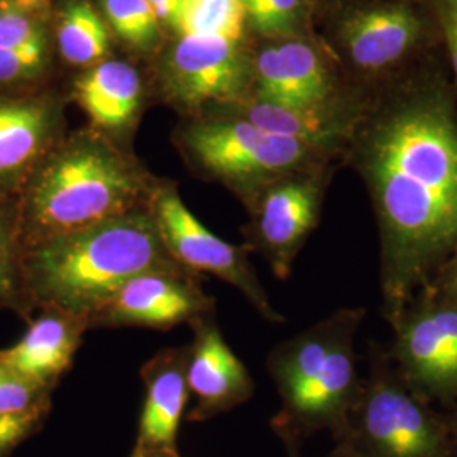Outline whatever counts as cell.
Returning a JSON list of instances; mask_svg holds the SVG:
<instances>
[{
  "mask_svg": "<svg viewBox=\"0 0 457 457\" xmlns=\"http://www.w3.org/2000/svg\"><path fill=\"white\" fill-rule=\"evenodd\" d=\"M375 207L379 288L392 326L457 243V112L441 96L403 98L349 141Z\"/></svg>",
  "mask_w": 457,
  "mask_h": 457,
  "instance_id": "obj_1",
  "label": "cell"
},
{
  "mask_svg": "<svg viewBox=\"0 0 457 457\" xmlns=\"http://www.w3.org/2000/svg\"><path fill=\"white\" fill-rule=\"evenodd\" d=\"M183 268L164 247L149 204L96 226L24 251V287L31 305L88 320L131 278Z\"/></svg>",
  "mask_w": 457,
  "mask_h": 457,
  "instance_id": "obj_2",
  "label": "cell"
},
{
  "mask_svg": "<svg viewBox=\"0 0 457 457\" xmlns=\"http://www.w3.org/2000/svg\"><path fill=\"white\" fill-rule=\"evenodd\" d=\"M366 315L364 307L337 309L270 351L266 371L279 396L271 427L281 441L339 430L362 385L356 337Z\"/></svg>",
  "mask_w": 457,
  "mask_h": 457,
  "instance_id": "obj_3",
  "label": "cell"
},
{
  "mask_svg": "<svg viewBox=\"0 0 457 457\" xmlns=\"http://www.w3.org/2000/svg\"><path fill=\"white\" fill-rule=\"evenodd\" d=\"M154 188L111 143L79 137L36 171L19 215L22 249L147 205Z\"/></svg>",
  "mask_w": 457,
  "mask_h": 457,
  "instance_id": "obj_4",
  "label": "cell"
},
{
  "mask_svg": "<svg viewBox=\"0 0 457 457\" xmlns=\"http://www.w3.org/2000/svg\"><path fill=\"white\" fill-rule=\"evenodd\" d=\"M332 437L366 457H457L445 411L413 392L379 345H371L370 371Z\"/></svg>",
  "mask_w": 457,
  "mask_h": 457,
  "instance_id": "obj_5",
  "label": "cell"
},
{
  "mask_svg": "<svg viewBox=\"0 0 457 457\" xmlns=\"http://www.w3.org/2000/svg\"><path fill=\"white\" fill-rule=\"evenodd\" d=\"M180 146L207 177L249 196L283 175L317 168L328 156L296 139L262 131L241 117L194 124L181 132Z\"/></svg>",
  "mask_w": 457,
  "mask_h": 457,
  "instance_id": "obj_6",
  "label": "cell"
},
{
  "mask_svg": "<svg viewBox=\"0 0 457 457\" xmlns=\"http://www.w3.org/2000/svg\"><path fill=\"white\" fill-rule=\"evenodd\" d=\"M390 358L413 392L432 405L457 403V302L420 290L392 324Z\"/></svg>",
  "mask_w": 457,
  "mask_h": 457,
  "instance_id": "obj_7",
  "label": "cell"
},
{
  "mask_svg": "<svg viewBox=\"0 0 457 457\" xmlns=\"http://www.w3.org/2000/svg\"><path fill=\"white\" fill-rule=\"evenodd\" d=\"M149 209L163 245L175 262L192 273L212 275L241 292L264 320L283 324L287 319L273 307L245 245L228 243L205 228L171 185H156Z\"/></svg>",
  "mask_w": 457,
  "mask_h": 457,
  "instance_id": "obj_8",
  "label": "cell"
},
{
  "mask_svg": "<svg viewBox=\"0 0 457 457\" xmlns=\"http://www.w3.org/2000/svg\"><path fill=\"white\" fill-rule=\"evenodd\" d=\"M322 179L319 166L294 171L249 196L253 207L243 245L264 258L278 279L290 278L296 256L319 224Z\"/></svg>",
  "mask_w": 457,
  "mask_h": 457,
  "instance_id": "obj_9",
  "label": "cell"
},
{
  "mask_svg": "<svg viewBox=\"0 0 457 457\" xmlns=\"http://www.w3.org/2000/svg\"><path fill=\"white\" fill-rule=\"evenodd\" d=\"M215 312L202 275L187 268L154 270L126 281L90 319V328L145 327L170 330Z\"/></svg>",
  "mask_w": 457,
  "mask_h": 457,
  "instance_id": "obj_10",
  "label": "cell"
},
{
  "mask_svg": "<svg viewBox=\"0 0 457 457\" xmlns=\"http://www.w3.org/2000/svg\"><path fill=\"white\" fill-rule=\"evenodd\" d=\"M190 327L194 339L190 343L187 381L195 405L188 411L187 420L207 422L249 402L256 385L245 362L230 349L215 312L198 317Z\"/></svg>",
  "mask_w": 457,
  "mask_h": 457,
  "instance_id": "obj_11",
  "label": "cell"
},
{
  "mask_svg": "<svg viewBox=\"0 0 457 457\" xmlns=\"http://www.w3.org/2000/svg\"><path fill=\"white\" fill-rule=\"evenodd\" d=\"M90 330L82 315L58 309H43L19 343L0 353V362L34 383L53 390L71 368Z\"/></svg>",
  "mask_w": 457,
  "mask_h": 457,
  "instance_id": "obj_12",
  "label": "cell"
},
{
  "mask_svg": "<svg viewBox=\"0 0 457 457\" xmlns=\"http://www.w3.org/2000/svg\"><path fill=\"white\" fill-rule=\"evenodd\" d=\"M170 83L187 104L234 98L245 83L237 43L205 36L181 37L171 54Z\"/></svg>",
  "mask_w": 457,
  "mask_h": 457,
  "instance_id": "obj_13",
  "label": "cell"
},
{
  "mask_svg": "<svg viewBox=\"0 0 457 457\" xmlns=\"http://www.w3.org/2000/svg\"><path fill=\"white\" fill-rule=\"evenodd\" d=\"M190 344L164 347L141 366L145 403L139 417L137 447L179 449L177 437L188 402Z\"/></svg>",
  "mask_w": 457,
  "mask_h": 457,
  "instance_id": "obj_14",
  "label": "cell"
},
{
  "mask_svg": "<svg viewBox=\"0 0 457 457\" xmlns=\"http://www.w3.org/2000/svg\"><path fill=\"white\" fill-rule=\"evenodd\" d=\"M422 34L419 14L403 2L364 7L343 24V43L361 70H383L402 60Z\"/></svg>",
  "mask_w": 457,
  "mask_h": 457,
  "instance_id": "obj_15",
  "label": "cell"
},
{
  "mask_svg": "<svg viewBox=\"0 0 457 457\" xmlns=\"http://www.w3.org/2000/svg\"><path fill=\"white\" fill-rule=\"evenodd\" d=\"M258 100L290 105H327L328 77L319 54L303 43L262 49L256 62Z\"/></svg>",
  "mask_w": 457,
  "mask_h": 457,
  "instance_id": "obj_16",
  "label": "cell"
},
{
  "mask_svg": "<svg viewBox=\"0 0 457 457\" xmlns=\"http://www.w3.org/2000/svg\"><path fill=\"white\" fill-rule=\"evenodd\" d=\"M51 0H0V83L33 79L46 63Z\"/></svg>",
  "mask_w": 457,
  "mask_h": 457,
  "instance_id": "obj_17",
  "label": "cell"
},
{
  "mask_svg": "<svg viewBox=\"0 0 457 457\" xmlns=\"http://www.w3.org/2000/svg\"><path fill=\"white\" fill-rule=\"evenodd\" d=\"M241 119L262 131L296 139L328 154L349 145L360 126L354 115L327 105L290 107L264 100L245 105Z\"/></svg>",
  "mask_w": 457,
  "mask_h": 457,
  "instance_id": "obj_18",
  "label": "cell"
},
{
  "mask_svg": "<svg viewBox=\"0 0 457 457\" xmlns=\"http://www.w3.org/2000/svg\"><path fill=\"white\" fill-rule=\"evenodd\" d=\"M77 97L94 126L104 131L129 128L139 111L141 80L126 62H105L75 85Z\"/></svg>",
  "mask_w": 457,
  "mask_h": 457,
  "instance_id": "obj_19",
  "label": "cell"
},
{
  "mask_svg": "<svg viewBox=\"0 0 457 457\" xmlns=\"http://www.w3.org/2000/svg\"><path fill=\"white\" fill-rule=\"evenodd\" d=\"M51 132L53 117L45 104H0V185L21 179L43 158Z\"/></svg>",
  "mask_w": 457,
  "mask_h": 457,
  "instance_id": "obj_20",
  "label": "cell"
},
{
  "mask_svg": "<svg viewBox=\"0 0 457 457\" xmlns=\"http://www.w3.org/2000/svg\"><path fill=\"white\" fill-rule=\"evenodd\" d=\"M245 17L243 0H180L171 26L181 37L205 36L239 43Z\"/></svg>",
  "mask_w": 457,
  "mask_h": 457,
  "instance_id": "obj_21",
  "label": "cell"
},
{
  "mask_svg": "<svg viewBox=\"0 0 457 457\" xmlns=\"http://www.w3.org/2000/svg\"><path fill=\"white\" fill-rule=\"evenodd\" d=\"M56 39L63 58L71 65H92L109 51V31L88 2H73L66 7Z\"/></svg>",
  "mask_w": 457,
  "mask_h": 457,
  "instance_id": "obj_22",
  "label": "cell"
},
{
  "mask_svg": "<svg viewBox=\"0 0 457 457\" xmlns=\"http://www.w3.org/2000/svg\"><path fill=\"white\" fill-rule=\"evenodd\" d=\"M24 249L19 236V217L0 209V303L21 312L29 311L31 300L24 287Z\"/></svg>",
  "mask_w": 457,
  "mask_h": 457,
  "instance_id": "obj_23",
  "label": "cell"
},
{
  "mask_svg": "<svg viewBox=\"0 0 457 457\" xmlns=\"http://www.w3.org/2000/svg\"><path fill=\"white\" fill-rule=\"evenodd\" d=\"M105 14L124 41L134 46H149L158 37V17L147 0H105Z\"/></svg>",
  "mask_w": 457,
  "mask_h": 457,
  "instance_id": "obj_24",
  "label": "cell"
},
{
  "mask_svg": "<svg viewBox=\"0 0 457 457\" xmlns=\"http://www.w3.org/2000/svg\"><path fill=\"white\" fill-rule=\"evenodd\" d=\"M51 390L0 362V413L49 411Z\"/></svg>",
  "mask_w": 457,
  "mask_h": 457,
  "instance_id": "obj_25",
  "label": "cell"
},
{
  "mask_svg": "<svg viewBox=\"0 0 457 457\" xmlns=\"http://www.w3.org/2000/svg\"><path fill=\"white\" fill-rule=\"evenodd\" d=\"M48 411L0 413V457H7L21 442L41 427Z\"/></svg>",
  "mask_w": 457,
  "mask_h": 457,
  "instance_id": "obj_26",
  "label": "cell"
},
{
  "mask_svg": "<svg viewBox=\"0 0 457 457\" xmlns=\"http://www.w3.org/2000/svg\"><path fill=\"white\" fill-rule=\"evenodd\" d=\"M422 290L457 302V243L434 275L428 278Z\"/></svg>",
  "mask_w": 457,
  "mask_h": 457,
  "instance_id": "obj_27",
  "label": "cell"
},
{
  "mask_svg": "<svg viewBox=\"0 0 457 457\" xmlns=\"http://www.w3.org/2000/svg\"><path fill=\"white\" fill-rule=\"evenodd\" d=\"M437 12L441 17L442 29L445 34L447 48L457 82V0H439Z\"/></svg>",
  "mask_w": 457,
  "mask_h": 457,
  "instance_id": "obj_28",
  "label": "cell"
},
{
  "mask_svg": "<svg viewBox=\"0 0 457 457\" xmlns=\"http://www.w3.org/2000/svg\"><path fill=\"white\" fill-rule=\"evenodd\" d=\"M147 2L153 7V11H154L158 19L171 24V19L175 16V11H177L180 0H147Z\"/></svg>",
  "mask_w": 457,
  "mask_h": 457,
  "instance_id": "obj_29",
  "label": "cell"
},
{
  "mask_svg": "<svg viewBox=\"0 0 457 457\" xmlns=\"http://www.w3.org/2000/svg\"><path fill=\"white\" fill-rule=\"evenodd\" d=\"M129 457H183L179 449H166V447H137L134 445Z\"/></svg>",
  "mask_w": 457,
  "mask_h": 457,
  "instance_id": "obj_30",
  "label": "cell"
},
{
  "mask_svg": "<svg viewBox=\"0 0 457 457\" xmlns=\"http://www.w3.org/2000/svg\"><path fill=\"white\" fill-rule=\"evenodd\" d=\"M273 0H243L245 9V16L253 17L262 11L266 5H270Z\"/></svg>",
  "mask_w": 457,
  "mask_h": 457,
  "instance_id": "obj_31",
  "label": "cell"
},
{
  "mask_svg": "<svg viewBox=\"0 0 457 457\" xmlns=\"http://www.w3.org/2000/svg\"><path fill=\"white\" fill-rule=\"evenodd\" d=\"M326 457H366L361 456L358 454L356 451H353V449H349V447H345L343 444H336V447L327 454Z\"/></svg>",
  "mask_w": 457,
  "mask_h": 457,
  "instance_id": "obj_32",
  "label": "cell"
},
{
  "mask_svg": "<svg viewBox=\"0 0 457 457\" xmlns=\"http://www.w3.org/2000/svg\"><path fill=\"white\" fill-rule=\"evenodd\" d=\"M445 415H447V420H449V425H451V430H453V436H454L457 447V403L454 407L445 410Z\"/></svg>",
  "mask_w": 457,
  "mask_h": 457,
  "instance_id": "obj_33",
  "label": "cell"
},
{
  "mask_svg": "<svg viewBox=\"0 0 457 457\" xmlns=\"http://www.w3.org/2000/svg\"><path fill=\"white\" fill-rule=\"evenodd\" d=\"M287 451H288V457H300V445L298 442H283Z\"/></svg>",
  "mask_w": 457,
  "mask_h": 457,
  "instance_id": "obj_34",
  "label": "cell"
}]
</instances>
